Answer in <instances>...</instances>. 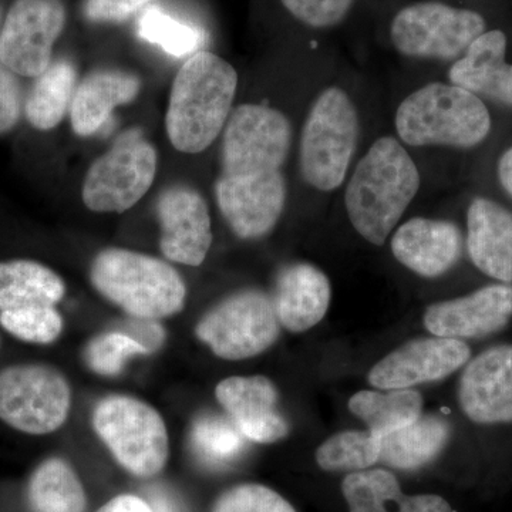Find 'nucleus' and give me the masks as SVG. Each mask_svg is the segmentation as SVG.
<instances>
[{
	"label": "nucleus",
	"mask_w": 512,
	"mask_h": 512,
	"mask_svg": "<svg viewBox=\"0 0 512 512\" xmlns=\"http://www.w3.org/2000/svg\"><path fill=\"white\" fill-rule=\"evenodd\" d=\"M420 187L419 167L402 141L379 137L346 180L343 200L348 220L365 241L383 247Z\"/></svg>",
	"instance_id": "f03ea898"
},
{
	"label": "nucleus",
	"mask_w": 512,
	"mask_h": 512,
	"mask_svg": "<svg viewBox=\"0 0 512 512\" xmlns=\"http://www.w3.org/2000/svg\"><path fill=\"white\" fill-rule=\"evenodd\" d=\"M470 357V346L463 340L439 336L413 339L377 362L367 379L380 390L412 389L446 379L466 366Z\"/></svg>",
	"instance_id": "ddd939ff"
},
{
	"label": "nucleus",
	"mask_w": 512,
	"mask_h": 512,
	"mask_svg": "<svg viewBox=\"0 0 512 512\" xmlns=\"http://www.w3.org/2000/svg\"><path fill=\"white\" fill-rule=\"evenodd\" d=\"M212 512H296L281 495L265 485L244 484L218 498Z\"/></svg>",
	"instance_id": "72a5a7b5"
},
{
	"label": "nucleus",
	"mask_w": 512,
	"mask_h": 512,
	"mask_svg": "<svg viewBox=\"0 0 512 512\" xmlns=\"http://www.w3.org/2000/svg\"><path fill=\"white\" fill-rule=\"evenodd\" d=\"M29 501L35 512H84L86 493L69 463L49 458L30 478Z\"/></svg>",
	"instance_id": "cd10ccee"
},
{
	"label": "nucleus",
	"mask_w": 512,
	"mask_h": 512,
	"mask_svg": "<svg viewBox=\"0 0 512 512\" xmlns=\"http://www.w3.org/2000/svg\"><path fill=\"white\" fill-rule=\"evenodd\" d=\"M147 503L150 504L153 512H178L168 495L158 490L150 494V500Z\"/></svg>",
	"instance_id": "a19ab883"
},
{
	"label": "nucleus",
	"mask_w": 512,
	"mask_h": 512,
	"mask_svg": "<svg viewBox=\"0 0 512 512\" xmlns=\"http://www.w3.org/2000/svg\"><path fill=\"white\" fill-rule=\"evenodd\" d=\"M150 355L148 350L124 332H107L90 340L84 359L94 373L113 377L120 375L130 357Z\"/></svg>",
	"instance_id": "473e14b6"
},
{
	"label": "nucleus",
	"mask_w": 512,
	"mask_h": 512,
	"mask_svg": "<svg viewBox=\"0 0 512 512\" xmlns=\"http://www.w3.org/2000/svg\"><path fill=\"white\" fill-rule=\"evenodd\" d=\"M463 245V234L454 222L424 217L403 222L390 239L397 262L427 279L453 269L463 254Z\"/></svg>",
	"instance_id": "a211bd4d"
},
{
	"label": "nucleus",
	"mask_w": 512,
	"mask_h": 512,
	"mask_svg": "<svg viewBox=\"0 0 512 512\" xmlns=\"http://www.w3.org/2000/svg\"><path fill=\"white\" fill-rule=\"evenodd\" d=\"M156 208L165 258L187 266L204 264L212 245V224L200 192L188 185H171L161 192Z\"/></svg>",
	"instance_id": "4468645a"
},
{
	"label": "nucleus",
	"mask_w": 512,
	"mask_h": 512,
	"mask_svg": "<svg viewBox=\"0 0 512 512\" xmlns=\"http://www.w3.org/2000/svg\"><path fill=\"white\" fill-rule=\"evenodd\" d=\"M485 32L483 16L439 2L406 6L394 16L390 39L400 55L450 62Z\"/></svg>",
	"instance_id": "9d476101"
},
{
	"label": "nucleus",
	"mask_w": 512,
	"mask_h": 512,
	"mask_svg": "<svg viewBox=\"0 0 512 512\" xmlns=\"http://www.w3.org/2000/svg\"><path fill=\"white\" fill-rule=\"evenodd\" d=\"M141 92L137 74L101 69L80 80L70 107V123L79 137L94 136L117 107L130 104Z\"/></svg>",
	"instance_id": "4be33fe9"
},
{
	"label": "nucleus",
	"mask_w": 512,
	"mask_h": 512,
	"mask_svg": "<svg viewBox=\"0 0 512 512\" xmlns=\"http://www.w3.org/2000/svg\"><path fill=\"white\" fill-rule=\"evenodd\" d=\"M511 319V284L485 286L461 298L433 303L423 316L431 335L458 340L493 335Z\"/></svg>",
	"instance_id": "2eb2a0df"
},
{
	"label": "nucleus",
	"mask_w": 512,
	"mask_h": 512,
	"mask_svg": "<svg viewBox=\"0 0 512 512\" xmlns=\"http://www.w3.org/2000/svg\"><path fill=\"white\" fill-rule=\"evenodd\" d=\"M70 407V384L55 367L19 365L0 372V420L13 429L33 436L55 433Z\"/></svg>",
	"instance_id": "9b49d317"
},
{
	"label": "nucleus",
	"mask_w": 512,
	"mask_h": 512,
	"mask_svg": "<svg viewBox=\"0 0 512 512\" xmlns=\"http://www.w3.org/2000/svg\"><path fill=\"white\" fill-rule=\"evenodd\" d=\"M215 397L247 439L269 444L288 436V421L278 410V390L268 377H228L215 387Z\"/></svg>",
	"instance_id": "f3484780"
},
{
	"label": "nucleus",
	"mask_w": 512,
	"mask_h": 512,
	"mask_svg": "<svg viewBox=\"0 0 512 512\" xmlns=\"http://www.w3.org/2000/svg\"><path fill=\"white\" fill-rule=\"evenodd\" d=\"M360 138L359 111L342 87L329 86L316 96L303 121L299 168L303 181L320 192H333L348 180Z\"/></svg>",
	"instance_id": "423d86ee"
},
{
	"label": "nucleus",
	"mask_w": 512,
	"mask_h": 512,
	"mask_svg": "<svg viewBox=\"0 0 512 512\" xmlns=\"http://www.w3.org/2000/svg\"><path fill=\"white\" fill-rule=\"evenodd\" d=\"M394 128L404 146L473 148L490 134L491 116L476 94L431 82L404 97Z\"/></svg>",
	"instance_id": "20e7f679"
},
{
	"label": "nucleus",
	"mask_w": 512,
	"mask_h": 512,
	"mask_svg": "<svg viewBox=\"0 0 512 512\" xmlns=\"http://www.w3.org/2000/svg\"><path fill=\"white\" fill-rule=\"evenodd\" d=\"M93 427L110 453L137 477H153L168 460V433L153 406L124 394L101 399L93 412Z\"/></svg>",
	"instance_id": "0eeeda50"
},
{
	"label": "nucleus",
	"mask_w": 512,
	"mask_h": 512,
	"mask_svg": "<svg viewBox=\"0 0 512 512\" xmlns=\"http://www.w3.org/2000/svg\"><path fill=\"white\" fill-rule=\"evenodd\" d=\"M64 293L63 279L39 262H0V311L56 306Z\"/></svg>",
	"instance_id": "b1692460"
},
{
	"label": "nucleus",
	"mask_w": 512,
	"mask_h": 512,
	"mask_svg": "<svg viewBox=\"0 0 512 512\" xmlns=\"http://www.w3.org/2000/svg\"><path fill=\"white\" fill-rule=\"evenodd\" d=\"M292 141V124L282 111L256 103L232 110L222 131L215 197L288 200L284 165Z\"/></svg>",
	"instance_id": "f257e3e1"
},
{
	"label": "nucleus",
	"mask_w": 512,
	"mask_h": 512,
	"mask_svg": "<svg viewBox=\"0 0 512 512\" xmlns=\"http://www.w3.org/2000/svg\"><path fill=\"white\" fill-rule=\"evenodd\" d=\"M97 512H153V510L143 498L126 494L113 498Z\"/></svg>",
	"instance_id": "58836bf2"
},
{
	"label": "nucleus",
	"mask_w": 512,
	"mask_h": 512,
	"mask_svg": "<svg viewBox=\"0 0 512 512\" xmlns=\"http://www.w3.org/2000/svg\"><path fill=\"white\" fill-rule=\"evenodd\" d=\"M467 249L483 274L512 284V212L498 202L476 198L467 212Z\"/></svg>",
	"instance_id": "412c9836"
},
{
	"label": "nucleus",
	"mask_w": 512,
	"mask_h": 512,
	"mask_svg": "<svg viewBox=\"0 0 512 512\" xmlns=\"http://www.w3.org/2000/svg\"><path fill=\"white\" fill-rule=\"evenodd\" d=\"M380 461V436L370 430L335 434L316 451V463L326 471H363Z\"/></svg>",
	"instance_id": "c85d7f7f"
},
{
	"label": "nucleus",
	"mask_w": 512,
	"mask_h": 512,
	"mask_svg": "<svg viewBox=\"0 0 512 512\" xmlns=\"http://www.w3.org/2000/svg\"><path fill=\"white\" fill-rule=\"evenodd\" d=\"M151 0H84V18L93 23H123L146 9Z\"/></svg>",
	"instance_id": "c9c22d12"
},
{
	"label": "nucleus",
	"mask_w": 512,
	"mask_h": 512,
	"mask_svg": "<svg viewBox=\"0 0 512 512\" xmlns=\"http://www.w3.org/2000/svg\"><path fill=\"white\" fill-rule=\"evenodd\" d=\"M281 333L265 292L242 289L222 299L195 326V335L224 360H245L271 348Z\"/></svg>",
	"instance_id": "6e6552de"
},
{
	"label": "nucleus",
	"mask_w": 512,
	"mask_h": 512,
	"mask_svg": "<svg viewBox=\"0 0 512 512\" xmlns=\"http://www.w3.org/2000/svg\"><path fill=\"white\" fill-rule=\"evenodd\" d=\"M79 84L77 70L66 59L56 60L36 77L25 103V116L36 130L49 131L59 126L70 113Z\"/></svg>",
	"instance_id": "a878e982"
},
{
	"label": "nucleus",
	"mask_w": 512,
	"mask_h": 512,
	"mask_svg": "<svg viewBox=\"0 0 512 512\" xmlns=\"http://www.w3.org/2000/svg\"><path fill=\"white\" fill-rule=\"evenodd\" d=\"M64 25L60 0H16L0 28V63L16 76L36 79L52 64Z\"/></svg>",
	"instance_id": "f8f14e48"
},
{
	"label": "nucleus",
	"mask_w": 512,
	"mask_h": 512,
	"mask_svg": "<svg viewBox=\"0 0 512 512\" xmlns=\"http://www.w3.org/2000/svg\"><path fill=\"white\" fill-rule=\"evenodd\" d=\"M22 114V94L16 74L0 63V134L18 124Z\"/></svg>",
	"instance_id": "e433bc0d"
},
{
	"label": "nucleus",
	"mask_w": 512,
	"mask_h": 512,
	"mask_svg": "<svg viewBox=\"0 0 512 512\" xmlns=\"http://www.w3.org/2000/svg\"><path fill=\"white\" fill-rule=\"evenodd\" d=\"M237 89V70L227 60L207 50L188 57L175 76L165 114V130L175 150H207L224 131Z\"/></svg>",
	"instance_id": "7ed1b4c3"
},
{
	"label": "nucleus",
	"mask_w": 512,
	"mask_h": 512,
	"mask_svg": "<svg viewBox=\"0 0 512 512\" xmlns=\"http://www.w3.org/2000/svg\"><path fill=\"white\" fill-rule=\"evenodd\" d=\"M450 437V424L421 416L393 433L380 436V461L400 470H416L439 456Z\"/></svg>",
	"instance_id": "393cba45"
},
{
	"label": "nucleus",
	"mask_w": 512,
	"mask_h": 512,
	"mask_svg": "<svg viewBox=\"0 0 512 512\" xmlns=\"http://www.w3.org/2000/svg\"><path fill=\"white\" fill-rule=\"evenodd\" d=\"M124 333L144 346L148 353L160 349L165 340L164 328L157 320L133 318Z\"/></svg>",
	"instance_id": "4c0bfd02"
},
{
	"label": "nucleus",
	"mask_w": 512,
	"mask_h": 512,
	"mask_svg": "<svg viewBox=\"0 0 512 512\" xmlns=\"http://www.w3.org/2000/svg\"><path fill=\"white\" fill-rule=\"evenodd\" d=\"M498 178L504 190L512 197V147L498 161Z\"/></svg>",
	"instance_id": "ea45409f"
},
{
	"label": "nucleus",
	"mask_w": 512,
	"mask_h": 512,
	"mask_svg": "<svg viewBox=\"0 0 512 512\" xmlns=\"http://www.w3.org/2000/svg\"><path fill=\"white\" fill-rule=\"evenodd\" d=\"M138 36L148 43L160 46L174 57L192 56L200 52L204 35L200 29L180 22L161 9H146L138 20Z\"/></svg>",
	"instance_id": "7c9ffc66"
},
{
	"label": "nucleus",
	"mask_w": 512,
	"mask_h": 512,
	"mask_svg": "<svg viewBox=\"0 0 512 512\" xmlns=\"http://www.w3.org/2000/svg\"><path fill=\"white\" fill-rule=\"evenodd\" d=\"M96 291L131 318L158 320L183 311L187 286L163 259L124 248L100 251L90 266Z\"/></svg>",
	"instance_id": "39448f33"
},
{
	"label": "nucleus",
	"mask_w": 512,
	"mask_h": 512,
	"mask_svg": "<svg viewBox=\"0 0 512 512\" xmlns=\"http://www.w3.org/2000/svg\"><path fill=\"white\" fill-rule=\"evenodd\" d=\"M191 446L194 453L210 466H227L237 460L245 448L247 437L232 420L221 416H202L191 429Z\"/></svg>",
	"instance_id": "c756f323"
},
{
	"label": "nucleus",
	"mask_w": 512,
	"mask_h": 512,
	"mask_svg": "<svg viewBox=\"0 0 512 512\" xmlns=\"http://www.w3.org/2000/svg\"><path fill=\"white\" fill-rule=\"evenodd\" d=\"M350 512H454L439 495H406L386 470H363L343 480Z\"/></svg>",
	"instance_id": "5701e85b"
},
{
	"label": "nucleus",
	"mask_w": 512,
	"mask_h": 512,
	"mask_svg": "<svg viewBox=\"0 0 512 512\" xmlns=\"http://www.w3.org/2000/svg\"><path fill=\"white\" fill-rule=\"evenodd\" d=\"M0 325L20 340L49 345L62 333L63 318L55 306L12 309L0 312Z\"/></svg>",
	"instance_id": "2f4dec72"
},
{
	"label": "nucleus",
	"mask_w": 512,
	"mask_h": 512,
	"mask_svg": "<svg viewBox=\"0 0 512 512\" xmlns=\"http://www.w3.org/2000/svg\"><path fill=\"white\" fill-rule=\"evenodd\" d=\"M156 148L138 131H128L97 158L82 188L84 205L94 212H124L150 191L157 175Z\"/></svg>",
	"instance_id": "1a4fd4ad"
},
{
	"label": "nucleus",
	"mask_w": 512,
	"mask_h": 512,
	"mask_svg": "<svg viewBox=\"0 0 512 512\" xmlns=\"http://www.w3.org/2000/svg\"><path fill=\"white\" fill-rule=\"evenodd\" d=\"M362 390L349 400V410L365 421L367 430L384 436L402 429L421 417L423 397L413 389Z\"/></svg>",
	"instance_id": "bb28decb"
},
{
	"label": "nucleus",
	"mask_w": 512,
	"mask_h": 512,
	"mask_svg": "<svg viewBox=\"0 0 512 512\" xmlns=\"http://www.w3.org/2000/svg\"><path fill=\"white\" fill-rule=\"evenodd\" d=\"M0 28H2V10H0Z\"/></svg>",
	"instance_id": "79ce46f5"
},
{
	"label": "nucleus",
	"mask_w": 512,
	"mask_h": 512,
	"mask_svg": "<svg viewBox=\"0 0 512 512\" xmlns=\"http://www.w3.org/2000/svg\"><path fill=\"white\" fill-rule=\"evenodd\" d=\"M299 22L316 29L332 28L348 15L355 0H281Z\"/></svg>",
	"instance_id": "f704fd0d"
},
{
	"label": "nucleus",
	"mask_w": 512,
	"mask_h": 512,
	"mask_svg": "<svg viewBox=\"0 0 512 512\" xmlns=\"http://www.w3.org/2000/svg\"><path fill=\"white\" fill-rule=\"evenodd\" d=\"M458 400L474 423H512V345L494 346L467 363Z\"/></svg>",
	"instance_id": "dca6fc26"
},
{
	"label": "nucleus",
	"mask_w": 512,
	"mask_h": 512,
	"mask_svg": "<svg viewBox=\"0 0 512 512\" xmlns=\"http://www.w3.org/2000/svg\"><path fill=\"white\" fill-rule=\"evenodd\" d=\"M332 301L328 275L308 262H293L276 276L272 296L276 318L292 333L315 328L325 318Z\"/></svg>",
	"instance_id": "6ab92c4d"
},
{
	"label": "nucleus",
	"mask_w": 512,
	"mask_h": 512,
	"mask_svg": "<svg viewBox=\"0 0 512 512\" xmlns=\"http://www.w3.org/2000/svg\"><path fill=\"white\" fill-rule=\"evenodd\" d=\"M507 37L490 30L477 37L448 70V82L512 107V64L505 60Z\"/></svg>",
	"instance_id": "aec40b11"
}]
</instances>
